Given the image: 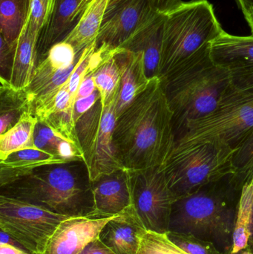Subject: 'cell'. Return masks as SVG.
<instances>
[{
	"mask_svg": "<svg viewBox=\"0 0 253 254\" xmlns=\"http://www.w3.org/2000/svg\"><path fill=\"white\" fill-rule=\"evenodd\" d=\"M95 70L89 71L87 75L83 79L80 88H79L78 92H77L76 100L79 99V98H86V97L92 95L97 90L95 80H94V72Z\"/></svg>",
	"mask_w": 253,
	"mask_h": 254,
	"instance_id": "d590c367",
	"label": "cell"
},
{
	"mask_svg": "<svg viewBox=\"0 0 253 254\" xmlns=\"http://www.w3.org/2000/svg\"><path fill=\"white\" fill-rule=\"evenodd\" d=\"M232 86L253 93V65L230 71Z\"/></svg>",
	"mask_w": 253,
	"mask_h": 254,
	"instance_id": "1f68e13d",
	"label": "cell"
},
{
	"mask_svg": "<svg viewBox=\"0 0 253 254\" xmlns=\"http://www.w3.org/2000/svg\"><path fill=\"white\" fill-rule=\"evenodd\" d=\"M153 10L160 14H167L179 7L182 0H149Z\"/></svg>",
	"mask_w": 253,
	"mask_h": 254,
	"instance_id": "e575fe53",
	"label": "cell"
},
{
	"mask_svg": "<svg viewBox=\"0 0 253 254\" xmlns=\"http://www.w3.org/2000/svg\"><path fill=\"white\" fill-rule=\"evenodd\" d=\"M64 162L67 161L37 148L13 152L0 161V187L29 174L38 167Z\"/></svg>",
	"mask_w": 253,
	"mask_h": 254,
	"instance_id": "d6986e66",
	"label": "cell"
},
{
	"mask_svg": "<svg viewBox=\"0 0 253 254\" xmlns=\"http://www.w3.org/2000/svg\"><path fill=\"white\" fill-rule=\"evenodd\" d=\"M147 231L133 206L109 221L98 239L116 254H137L141 236Z\"/></svg>",
	"mask_w": 253,
	"mask_h": 254,
	"instance_id": "9a60e30c",
	"label": "cell"
},
{
	"mask_svg": "<svg viewBox=\"0 0 253 254\" xmlns=\"http://www.w3.org/2000/svg\"><path fill=\"white\" fill-rule=\"evenodd\" d=\"M117 215L108 217L77 216L59 224L43 254H79L99 237L103 227Z\"/></svg>",
	"mask_w": 253,
	"mask_h": 254,
	"instance_id": "7c38bea8",
	"label": "cell"
},
{
	"mask_svg": "<svg viewBox=\"0 0 253 254\" xmlns=\"http://www.w3.org/2000/svg\"><path fill=\"white\" fill-rule=\"evenodd\" d=\"M168 238L189 254H222L212 243L190 234L168 232Z\"/></svg>",
	"mask_w": 253,
	"mask_h": 254,
	"instance_id": "f1b7e54d",
	"label": "cell"
},
{
	"mask_svg": "<svg viewBox=\"0 0 253 254\" xmlns=\"http://www.w3.org/2000/svg\"><path fill=\"white\" fill-rule=\"evenodd\" d=\"M233 164L235 180L242 188L253 176V131L235 149Z\"/></svg>",
	"mask_w": 253,
	"mask_h": 254,
	"instance_id": "4316f807",
	"label": "cell"
},
{
	"mask_svg": "<svg viewBox=\"0 0 253 254\" xmlns=\"http://www.w3.org/2000/svg\"><path fill=\"white\" fill-rule=\"evenodd\" d=\"M236 1L240 8L242 9L245 17H246L253 7V0H236Z\"/></svg>",
	"mask_w": 253,
	"mask_h": 254,
	"instance_id": "60d3db41",
	"label": "cell"
},
{
	"mask_svg": "<svg viewBox=\"0 0 253 254\" xmlns=\"http://www.w3.org/2000/svg\"><path fill=\"white\" fill-rule=\"evenodd\" d=\"M137 254H189L172 243L166 234L146 231Z\"/></svg>",
	"mask_w": 253,
	"mask_h": 254,
	"instance_id": "83f0119b",
	"label": "cell"
},
{
	"mask_svg": "<svg viewBox=\"0 0 253 254\" xmlns=\"http://www.w3.org/2000/svg\"><path fill=\"white\" fill-rule=\"evenodd\" d=\"M38 39L31 34L28 18L15 43L10 84L17 89H27L37 65Z\"/></svg>",
	"mask_w": 253,
	"mask_h": 254,
	"instance_id": "ffe728a7",
	"label": "cell"
},
{
	"mask_svg": "<svg viewBox=\"0 0 253 254\" xmlns=\"http://www.w3.org/2000/svg\"><path fill=\"white\" fill-rule=\"evenodd\" d=\"M132 206L147 231L169 232L172 205L176 201L161 166L131 170Z\"/></svg>",
	"mask_w": 253,
	"mask_h": 254,
	"instance_id": "30bf717a",
	"label": "cell"
},
{
	"mask_svg": "<svg viewBox=\"0 0 253 254\" xmlns=\"http://www.w3.org/2000/svg\"><path fill=\"white\" fill-rule=\"evenodd\" d=\"M37 122L32 112H26L14 126L0 134V161L13 152L36 148L34 134Z\"/></svg>",
	"mask_w": 253,
	"mask_h": 254,
	"instance_id": "cb8c5ba5",
	"label": "cell"
},
{
	"mask_svg": "<svg viewBox=\"0 0 253 254\" xmlns=\"http://www.w3.org/2000/svg\"><path fill=\"white\" fill-rule=\"evenodd\" d=\"M235 149L218 142L175 146L161 166L176 200L234 174Z\"/></svg>",
	"mask_w": 253,
	"mask_h": 254,
	"instance_id": "8992f818",
	"label": "cell"
},
{
	"mask_svg": "<svg viewBox=\"0 0 253 254\" xmlns=\"http://www.w3.org/2000/svg\"><path fill=\"white\" fill-rule=\"evenodd\" d=\"M172 113L159 77L116 119L113 144L124 168L139 170L160 167L173 149Z\"/></svg>",
	"mask_w": 253,
	"mask_h": 254,
	"instance_id": "6da1fadb",
	"label": "cell"
},
{
	"mask_svg": "<svg viewBox=\"0 0 253 254\" xmlns=\"http://www.w3.org/2000/svg\"><path fill=\"white\" fill-rule=\"evenodd\" d=\"M0 69L1 78L10 80L13 67V57L15 52V42L13 44H8L2 37H0Z\"/></svg>",
	"mask_w": 253,
	"mask_h": 254,
	"instance_id": "d6a6232c",
	"label": "cell"
},
{
	"mask_svg": "<svg viewBox=\"0 0 253 254\" xmlns=\"http://www.w3.org/2000/svg\"><path fill=\"white\" fill-rule=\"evenodd\" d=\"M251 221L252 197L248 188L243 186L233 235V250L230 254H237L248 249L251 238Z\"/></svg>",
	"mask_w": 253,
	"mask_h": 254,
	"instance_id": "484cf974",
	"label": "cell"
},
{
	"mask_svg": "<svg viewBox=\"0 0 253 254\" xmlns=\"http://www.w3.org/2000/svg\"><path fill=\"white\" fill-rule=\"evenodd\" d=\"M0 188V195L69 217L93 216L95 211L92 181L83 161L43 166Z\"/></svg>",
	"mask_w": 253,
	"mask_h": 254,
	"instance_id": "277c9868",
	"label": "cell"
},
{
	"mask_svg": "<svg viewBox=\"0 0 253 254\" xmlns=\"http://www.w3.org/2000/svg\"><path fill=\"white\" fill-rule=\"evenodd\" d=\"M210 57L218 66L233 71L253 65V36L240 37L224 31L210 43Z\"/></svg>",
	"mask_w": 253,
	"mask_h": 254,
	"instance_id": "ac0fdd59",
	"label": "cell"
},
{
	"mask_svg": "<svg viewBox=\"0 0 253 254\" xmlns=\"http://www.w3.org/2000/svg\"><path fill=\"white\" fill-rule=\"evenodd\" d=\"M165 17L164 14L156 15L120 48L143 53L146 74L149 80L159 77Z\"/></svg>",
	"mask_w": 253,
	"mask_h": 254,
	"instance_id": "2e32d148",
	"label": "cell"
},
{
	"mask_svg": "<svg viewBox=\"0 0 253 254\" xmlns=\"http://www.w3.org/2000/svg\"><path fill=\"white\" fill-rule=\"evenodd\" d=\"M115 58L121 69V85L116 108L117 119L148 86L144 55L125 49H115Z\"/></svg>",
	"mask_w": 253,
	"mask_h": 254,
	"instance_id": "e0dca14e",
	"label": "cell"
},
{
	"mask_svg": "<svg viewBox=\"0 0 253 254\" xmlns=\"http://www.w3.org/2000/svg\"><path fill=\"white\" fill-rule=\"evenodd\" d=\"M210 43L160 80L172 113L175 140L189 124L213 112L231 86L230 71L211 59Z\"/></svg>",
	"mask_w": 253,
	"mask_h": 254,
	"instance_id": "3957f363",
	"label": "cell"
},
{
	"mask_svg": "<svg viewBox=\"0 0 253 254\" xmlns=\"http://www.w3.org/2000/svg\"><path fill=\"white\" fill-rule=\"evenodd\" d=\"M53 6V0H31L28 16L29 29L38 40L42 31L50 19Z\"/></svg>",
	"mask_w": 253,
	"mask_h": 254,
	"instance_id": "f546056e",
	"label": "cell"
},
{
	"mask_svg": "<svg viewBox=\"0 0 253 254\" xmlns=\"http://www.w3.org/2000/svg\"><path fill=\"white\" fill-rule=\"evenodd\" d=\"M165 17L159 78L187 62L224 30L207 0L183 2Z\"/></svg>",
	"mask_w": 253,
	"mask_h": 254,
	"instance_id": "5b68a950",
	"label": "cell"
},
{
	"mask_svg": "<svg viewBox=\"0 0 253 254\" xmlns=\"http://www.w3.org/2000/svg\"><path fill=\"white\" fill-rule=\"evenodd\" d=\"M69 216L26 201L0 195V231L31 254H43L61 222Z\"/></svg>",
	"mask_w": 253,
	"mask_h": 254,
	"instance_id": "9c48e42d",
	"label": "cell"
},
{
	"mask_svg": "<svg viewBox=\"0 0 253 254\" xmlns=\"http://www.w3.org/2000/svg\"><path fill=\"white\" fill-rule=\"evenodd\" d=\"M157 14L149 0H122L105 15L97 46L105 45L113 49L123 47L139 28Z\"/></svg>",
	"mask_w": 253,
	"mask_h": 254,
	"instance_id": "8fae6325",
	"label": "cell"
},
{
	"mask_svg": "<svg viewBox=\"0 0 253 254\" xmlns=\"http://www.w3.org/2000/svg\"><path fill=\"white\" fill-rule=\"evenodd\" d=\"M84 11L81 0H53L50 19L37 43V64L46 58L53 45L65 40Z\"/></svg>",
	"mask_w": 253,
	"mask_h": 254,
	"instance_id": "5bb4252c",
	"label": "cell"
},
{
	"mask_svg": "<svg viewBox=\"0 0 253 254\" xmlns=\"http://www.w3.org/2000/svg\"><path fill=\"white\" fill-rule=\"evenodd\" d=\"M253 131V93L230 86L213 112L187 125L175 146L218 142L236 149Z\"/></svg>",
	"mask_w": 253,
	"mask_h": 254,
	"instance_id": "52a82bcc",
	"label": "cell"
},
{
	"mask_svg": "<svg viewBox=\"0 0 253 254\" xmlns=\"http://www.w3.org/2000/svg\"><path fill=\"white\" fill-rule=\"evenodd\" d=\"M100 99L101 95L97 89L92 95L86 98L76 100L74 106V120L75 124L83 115L89 111Z\"/></svg>",
	"mask_w": 253,
	"mask_h": 254,
	"instance_id": "836d02e7",
	"label": "cell"
},
{
	"mask_svg": "<svg viewBox=\"0 0 253 254\" xmlns=\"http://www.w3.org/2000/svg\"><path fill=\"white\" fill-rule=\"evenodd\" d=\"M111 0H92L74 29L63 41L70 43L80 55L85 49L97 42Z\"/></svg>",
	"mask_w": 253,
	"mask_h": 254,
	"instance_id": "44dd1931",
	"label": "cell"
},
{
	"mask_svg": "<svg viewBox=\"0 0 253 254\" xmlns=\"http://www.w3.org/2000/svg\"><path fill=\"white\" fill-rule=\"evenodd\" d=\"M81 54L77 55L75 49L70 43L62 41L53 45L45 58L53 68L63 69L77 64Z\"/></svg>",
	"mask_w": 253,
	"mask_h": 254,
	"instance_id": "4dcf8cb0",
	"label": "cell"
},
{
	"mask_svg": "<svg viewBox=\"0 0 253 254\" xmlns=\"http://www.w3.org/2000/svg\"><path fill=\"white\" fill-rule=\"evenodd\" d=\"M244 186L248 188L252 197V221H251V238H250L249 246L248 248L253 251V176L250 180H248Z\"/></svg>",
	"mask_w": 253,
	"mask_h": 254,
	"instance_id": "ab89813d",
	"label": "cell"
},
{
	"mask_svg": "<svg viewBox=\"0 0 253 254\" xmlns=\"http://www.w3.org/2000/svg\"><path fill=\"white\" fill-rule=\"evenodd\" d=\"M0 254H31L24 249L7 243L0 244Z\"/></svg>",
	"mask_w": 253,
	"mask_h": 254,
	"instance_id": "f35d334b",
	"label": "cell"
},
{
	"mask_svg": "<svg viewBox=\"0 0 253 254\" xmlns=\"http://www.w3.org/2000/svg\"><path fill=\"white\" fill-rule=\"evenodd\" d=\"M92 0H81L82 3H83V7H84L85 10H86V7H87L88 4L90 3V1Z\"/></svg>",
	"mask_w": 253,
	"mask_h": 254,
	"instance_id": "ee69618b",
	"label": "cell"
},
{
	"mask_svg": "<svg viewBox=\"0 0 253 254\" xmlns=\"http://www.w3.org/2000/svg\"><path fill=\"white\" fill-rule=\"evenodd\" d=\"M118 96L102 107L101 99L76 122V132L91 181L124 168L113 144Z\"/></svg>",
	"mask_w": 253,
	"mask_h": 254,
	"instance_id": "ba28073f",
	"label": "cell"
},
{
	"mask_svg": "<svg viewBox=\"0 0 253 254\" xmlns=\"http://www.w3.org/2000/svg\"><path fill=\"white\" fill-rule=\"evenodd\" d=\"M122 0H111V1H110L109 4H108V9H107L105 15H106L107 13H110V12H111V10H112L113 9H114V7H115L116 6H117V4H118Z\"/></svg>",
	"mask_w": 253,
	"mask_h": 254,
	"instance_id": "7bdbcfd3",
	"label": "cell"
},
{
	"mask_svg": "<svg viewBox=\"0 0 253 254\" xmlns=\"http://www.w3.org/2000/svg\"><path fill=\"white\" fill-rule=\"evenodd\" d=\"M121 76V69L115 58V49L109 48L94 72L95 86L101 95L102 107L120 95Z\"/></svg>",
	"mask_w": 253,
	"mask_h": 254,
	"instance_id": "603a6c76",
	"label": "cell"
},
{
	"mask_svg": "<svg viewBox=\"0 0 253 254\" xmlns=\"http://www.w3.org/2000/svg\"><path fill=\"white\" fill-rule=\"evenodd\" d=\"M79 254H116L105 246L99 239L89 243L83 252Z\"/></svg>",
	"mask_w": 253,
	"mask_h": 254,
	"instance_id": "8d00e7d4",
	"label": "cell"
},
{
	"mask_svg": "<svg viewBox=\"0 0 253 254\" xmlns=\"http://www.w3.org/2000/svg\"><path fill=\"white\" fill-rule=\"evenodd\" d=\"M94 216L108 217L132 206L131 170L123 168L92 182Z\"/></svg>",
	"mask_w": 253,
	"mask_h": 254,
	"instance_id": "4fadbf2b",
	"label": "cell"
},
{
	"mask_svg": "<svg viewBox=\"0 0 253 254\" xmlns=\"http://www.w3.org/2000/svg\"><path fill=\"white\" fill-rule=\"evenodd\" d=\"M0 134L12 128L26 112H31L27 89H17L0 77Z\"/></svg>",
	"mask_w": 253,
	"mask_h": 254,
	"instance_id": "7402d4cb",
	"label": "cell"
},
{
	"mask_svg": "<svg viewBox=\"0 0 253 254\" xmlns=\"http://www.w3.org/2000/svg\"><path fill=\"white\" fill-rule=\"evenodd\" d=\"M31 0H0V37L8 44L17 40L29 16Z\"/></svg>",
	"mask_w": 253,
	"mask_h": 254,
	"instance_id": "d4e9b609",
	"label": "cell"
},
{
	"mask_svg": "<svg viewBox=\"0 0 253 254\" xmlns=\"http://www.w3.org/2000/svg\"><path fill=\"white\" fill-rule=\"evenodd\" d=\"M242 190L231 174L178 198L169 232L195 236L212 243L221 254H230Z\"/></svg>",
	"mask_w": 253,
	"mask_h": 254,
	"instance_id": "7a4b0ae2",
	"label": "cell"
},
{
	"mask_svg": "<svg viewBox=\"0 0 253 254\" xmlns=\"http://www.w3.org/2000/svg\"><path fill=\"white\" fill-rule=\"evenodd\" d=\"M34 146L37 149H41V150L46 151L49 153L53 154V155H57L56 149L43 136L40 135L37 131H34ZM58 156V155H57Z\"/></svg>",
	"mask_w": 253,
	"mask_h": 254,
	"instance_id": "74e56055",
	"label": "cell"
},
{
	"mask_svg": "<svg viewBox=\"0 0 253 254\" xmlns=\"http://www.w3.org/2000/svg\"><path fill=\"white\" fill-rule=\"evenodd\" d=\"M246 20L248 21V24H249L250 27H251V33L253 36V7L251 9L250 13H248V16L245 17Z\"/></svg>",
	"mask_w": 253,
	"mask_h": 254,
	"instance_id": "b9f144b4",
	"label": "cell"
}]
</instances>
